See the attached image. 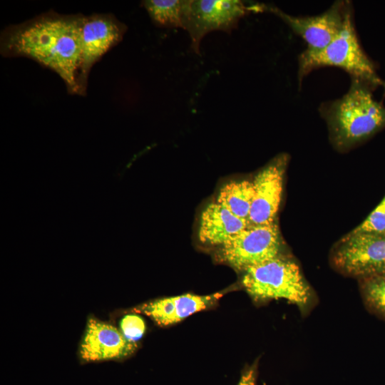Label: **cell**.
I'll return each instance as SVG.
<instances>
[{
  "mask_svg": "<svg viewBox=\"0 0 385 385\" xmlns=\"http://www.w3.org/2000/svg\"><path fill=\"white\" fill-rule=\"evenodd\" d=\"M83 15L48 12L11 26L1 36V53L25 56L56 72L78 94L80 28Z\"/></svg>",
  "mask_w": 385,
  "mask_h": 385,
  "instance_id": "1",
  "label": "cell"
},
{
  "mask_svg": "<svg viewBox=\"0 0 385 385\" xmlns=\"http://www.w3.org/2000/svg\"><path fill=\"white\" fill-rule=\"evenodd\" d=\"M373 91L369 84L351 78L346 93L319 106V112L337 149L352 148L385 128V106L374 98Z\"/></svg>",
  "mask_w": 385,
  "mask_h": 385,
  "instance_id": "2",
  "label": "cell"
},
{
  "mask_svg": "<svg viewBox=\"0 0 385 385\" xmlns=\"http://www.w3.org/2000/svg\"><path fill=\"white\" fill-rule=\"evenodd\" d=\"M298 79L313 70L322 67H337L348 73L351 78L363 81L374 89L385 88V81L377 74L376 66L364 52L359 41L353 12L351 13L341 32L324 48L318 51L305 49L298 56Z\"/></svg>",
  "mask_w": 385,
  "mask_h": 385,
  "instance_id": "3",
  "label": "cell"
},
{
  "mask_svg": "<svg viewBox=\"0 0 385 385\" xmlns=\"http://www.w3.org/2000/svg\"><path fill=\"white\" fill-rule=\"evenodd\" d=\"M242 284L257 302L285 299L305 307L312 292L297 263L281 255L243 271Z\"/></svg>",
  "mask_w": 385,
  "mask_h": 385,
  "instance_id": "4",
  "label": "cell"
},
{
  "mask_svg": "<svg viewBox=\"0 0 385 385\" xmlns=\"http://www.w3.org/2000/svg\"><path fill=\"white\" fill-rule=\"evenodd\" d=\"M252 13L269 12L281 19L307 44V50L318 51L327 46L341 32L348 16L353 12L349 1H337L327 11L315 16H295L277 6L252 4Z\"/></svg>",
  "mask_w": 385,
  "mask_h": 385,
  "instance_id": "5",
  "label": "cell"
},
{
  "mask_svg": "<svg viewBox=\"0 0 385 385\" xmlns=\"http://www.w3.org/2000/svg\"><path fill=\"white\" fill-rule=\"evenodd\" d=\"M334 266L342 273L364 279L385 274V234L351 232L332 254Z\"/></svg>",
  "mask_w": 385,
  "mask_h": 385,
  "instance_id": "6",
  "label": "cell"
},
{
  "mask_svg": "<svg viewBox=\"0 0 385 385\" xmlns=\"http://www.w3.org/2000/svg\"><path fill=\"white\" fill-rule=\"evenodd\" d=\"M277 224L249 225L220 246V260L237 270L258 265L280 255Z\"/></svg>",
  "mask_w": 385,
  "mask_h": 385,
  "instance_id": "7",
  "label": "cell"
},
{
  "mask_svg": "<svg viewBox=\"0 0 385 385\" xmlns=\"http://www.w3.org/2000/svg\"><path fill=\"white\" fill-rule=\"evenodd\" d=\"M127 26L113 14L83 16L80 28L78 95L85 96L93 66L123 38Z\"/></svg>",
  "mask_w": 385,
  "mask_h": 385,
  "instance_id": "8",
  "label": "cell"
},
{
  "mask_svg": "<svg viewBox=\"0 0 385 385\" xmlns=\"http://www.w3.org/2000/svg\"><path fill=\"white\" fill-rule=\"evenodd\" d=\"M250 13L251 4L239 0H190L183 29L190 36L192 51L200 54V45L206 34L214 31L230 34Z\"/></svg>",
  "mask_w": 385,
  "mask_h": 385,
  "instance_id": "9",
  "label": "cell"
},
{
  "mask_svg": "<svg viewBox=\"0 0 385 385\" xmlns=\"http://www.w3.org/2000/svg\"><path fill=\"white\" fill-rule=\"evenodd\" d=\"M287 163L284 154L274 158L253 180L254 197L248 217L250 225H270L275 222Z\"/></svg>",
  "mask_w": 385,
  "mask_h": 385,
  "instance_id": "10",
  "label": "cell"
},
{
  "mask_svg": "<svg viewBox=\"0 0 385 385\" xmlns=\"http://www.w3.org/2000/svg\"><path fill=\"white\" fill-rule=\"evenodd\" d=\"M115 327L96 319H88L79 354L83 361L120 359L136 349Z\"/></svg>",
  "mask_w": 385,
  "mask_h": 385,
  "instance_id": "11",
  "label": "cell"
},
{
  "mask_svg": "<svg viewBox=\"0 0 385 385\" xmlns=\"http://www.w3.org/2000/svg\"><path fill=\"white\" fill-rule=\"evenodd\" d=\"M222 296V293L209 295L185 294L145 303L134 311L146 314L159 325L167 326L210 307Z\"/></svg>",
  "mask_w": 385,
  "mask_h": 385,
  "instance_id": "12",
  "label": "cell"
},
{
  "mask_svg": "<svg viewBox=\"0 0 385 385\" xmlns=\"http://www.w3.org/2000/svg\"><path fill=\"white\" fill-rule=\"evenodd\" d=\"M250 225L218 202L209 204L202 212L198 237L201 242L221 246Z\"/></svg>",
  "mask_w": 385,
  "mask_h": 385,
  "instance_id": "13",
  "label": "cell"
},
{
  "mask_svg": "<svg viewBox=\"0 0 385 385\" xmlns=\"http://www.w3.org/2000/svg\"><path fill=\"white\" fill-rule=\"evenodd\" d=\"M253 197V181L233 180L221 188L216 202L235 216L248 220Z\"/></svg>",
  "mask_w": 385,
  "mask_h": 385,
  "instance_id": "14",
  "label": "cell"
},
{
  "mask_svg": "<svg viewBox=\"0 0 385 385\" xmlns=\"http://www.w3.org/2000/svg\"><path fill=\"white\" fill-rule=\"evenodd\" d=\"M190 0H145L142 5L158 26L183 29Z\"/></svg>",
  "mask_w": 385,
  "mask_h": 385,
  "instance_id": "15",
  "label": "cell"
},
{
  "mask_svg": "<svg viewBox=\"0 0 385 385\" xmlns=\"http://www.w3.org/2000/svg\"><path fill=\"white\" fill-rule=\"evenodd\" d=\"M360 287L366 306L385 319V274L361 279Z\"/></svg>",
  "mask_w": 385,
  "mask_h": 385,
  "instance_id": "16",
  "label": "cell"
},
{
  "mask_svg": "<svg viewBox=\"0 0 385 385\" xmlns=\"http://www.w3.org/2000/svg\"><path fill=\"white\" fill-rule=\"evenodd\" d=\"M352 232H371L385 234V196L366 219Z\"/></svg>",
  "mask_w": 385,
  "mask_h": 385,
  "instance_id": "17",
  "label": "cell"
},
{
  "mask_svg": "<svg viewBox=\"0 0 385 385\" xmlns=\"http://www.w3.org/2000/svg\"><path fill=\"white\" fill-rule=\"evenodd\" d=\"M120 332L123 336L131 342L139 340L145 330L143 319L137 314H127L120 322Z\"/></svg>",
  "mask_w": 385,
  "mask_h": 385,
  "instance_id": "18",
  "label": "cell"
},
{
  "mask_svg": "<svg viewBox=\"0 0 385 385\" xmlns=\"http://www.w3.org/2000/svg\"><path fill=\"white\" fill-rule=\"evenodd\" d=\"M237 385H257V367L252 366L245 370Z\"/></svg>",
  "mask_w": 385,
  "mask_h": 385,
  "instance_id": "19",
  "label": "cell"
}]
</instances>
